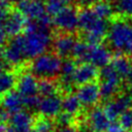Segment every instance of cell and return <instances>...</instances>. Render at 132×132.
<instances>
[{
	"label": "cell",
	"instance_id": "39",
	"mask_svg": "<svg viewBox=\"0 0 132 132\" xmlns=\"http://www.w3.org/2000/svg\"><path fill=\"white\" fill-rule=\"evenodd\" d=\"M62 1H64V2L66 3V4H69V3H71V2L73 1V0H62Z\"/></svg>",
	"mask_w": 132,
	"mask_h": 132
},
{
	"label": "cell",
	"instance_id": "27",
	"mask_svg": "<svg viewBox=\"0 0 132 132\" xmlns=\"http://www.w3.org/2000/svg\"><path fill=\"white\" fill-rule=\"evenodd\" d=\"M116 8L123 16L132 19V0H116Z\"/></svg>",
	"mask_w": 132,
	"mask_h": 132
},
{
	"label": "cell",
	"instance_id": "43",
	"mask_svg": "<svg viewBox=\"0 0 132 132\" xmlns=\"http://www.w3.org/2000/svg\"><path fill=\"white\" fill-rule=\"evenodd\" d=\"M130 132H132V131H130Z\"/></svg>",
	"mask_w": 132,
	"mask_h": 132
},
{
	"label": "cell",
	"instance_id": "11",
	"mask_svg": "<svg viewBox=\"0 0 132 132\" xmlns=\"http://www.w3.org/2000/svg\"><path fill=\"white\" fill-rule=\"evenodd\" d=\"M85 120L92 132H106L111 122L106 116L103 107L99 106L91 108Z\"/></svg>",
	"mask_w": 132,
	"mask_h": 132
},
{
	"label": "cell",
	"instance_id": "37",
	"mask_svg": "<svg viewBox=\"0 0 132 132\" xmlns=\"http://www.w3.org/2000/svg\"><path fill=\"white\" fill-rule=\"evenodd\" d=\"M3 1L6 2L7 4H13V3H16V4H18L21 0H3Z\"/></svg>",
	"mask_w": 132,
	"mask_h": 132
},
{
	"label": "cell",
	"instance_id": "28",
	"mask_svg": "<svg viewBox=\"0 0 132 132\" xmlns=\"http://www.w3.org/2000/svg\"><path fill=\"white\" fill-rule=\"evenodd\" d=\"M40 100H41V98L38 95H36V96H30V97H23L24 106L30 112L38 110L39 104H40Z\"/></svg>",
	"mask_w": 132,
	"mask_h": 132
},
{
	"label": "cell",
	"instance_id": "10",
	"mask_svg": "<svg viewBox=\"0 0 132 132\" xmlns=\"http://www.w3.org/2000/svg\"><path fill=\"white\" fill-rule=\"evenodd\" d=\"M62 102H63L62 94H57L48 97H41L38 112L42 117L55 119L61 113V110H63Z\"/></svg>",
	"mask_w": 132,
	"mask_h": 132
},
{
	"label": "cell",
	"instance_id": "40",
	"mask_svg": "<svg viewBox=\"0 0 132 132\" xmlns=\"http://www.w3.org/2000/svg\"><path fill=\"white\" fill-rule=\"evenodd\" d=\"M1 104H2V98L0 97V106H1Z\"/></svg>",
	"mask_w": 132,
	"mask_h": 132
},
{
	"label": "cell",
	"instance_id": "35",
	"mask_svg": "<svg viewBox=\"0 0 132 132\" xmlns=\"http://www.w3.org/2000/svg\"><path fill=\"white\" fill-rule=\"evenodd\" d=\"M6 7H9V4H7L3 0H0V9L1 8H6Z\"/></svg>",
	"mask_w": 132,
	"mask_h": 132
},
{
	"label": "cell",
	"instance_id": "14",
	"mask_svg": "<svg viewBox=\"0 0 132 132\" xmlns=\"http://www.w3.org/2000/svg\"><path fill=\"white\" fill-rule=\"evenodd\" d=\"M112 54L109 48L103 44L91 45L88 54L87 63H91L97 68H103L110 64L112 60Z\"/></svg>",
	"mask_w": 132,
	"mask_h": 132
},
{
	"label": "cell",
	"instance_id": "36",
	"mask_svg": "<svg viewBox=\"0 0 132 132\" xmlns=\"http://www.w3.org/2000/svg\"><path fill=\"white\" fill-rule=\"evenodd\" d=\"M6 129H7V127L5 126V124L0 123V132H6Z\"/></svg>",
	"mask_w": 132,
	"mask_h": 132
},
{
	"label": "cell",
	"instance_id": "20",
	"mask_svg": "<svg viewBox=\"0 0 132 132\" xmlns=\"http://www.w3.org/2000/svg\"><path fill=\"white\" fill-rule=\"evenodd\" d=\"M18 77L15 71L6 70L0 73V95H5L16 88Z\"/></svg>",
	"mask_w": 132,
	"mask_h": 132
},
{
	"label": "cell",
	"instance_id": "24",
	"mask_svg": "<svg viewBox=\"0 0 132 132\" xmlns=\"http://www.w3.org/2000/svg\"><path fill=\"white\" fill-rule=\"evenodd\" d=\"M92 8L99 18L106 21L111 19L114 13V9L108 1H97L92 5Z\"/></svg>",
	"mask_w": 132,
	"mask_h": 132
},
{
	"label": "cell",
	"instance_id": "25",
	"mask_svg": "<svg viewBox=\"0 0 132 132\" xmlns=\"http://www.w3.org/2000/svg\"><path fill=\"white\" fill-rule=\"evenodd\" d=\"M65 4L66 3L62 0H46L45 2L46 13L51 16H55L66 7Z\"/></svg>",
	"mask_w": 132,
	"mask_h": 132
},
{
	"label": "cell",
	"instance_id": "3",
	"mask_svg": "<svg viewBox=\"0 0 132 132\" xmlns=\"http://www.w3.org/2000/svg\"><path fill=\"white\" fill-rule=\"evenodd\" d=\"M54 33L51 30H37L32 33L25 34V53L27 60L45 54L47 48L52 46Z\"/></svg>",
	"mask_w": 132,
	"mask_h": 132
},
{
	"label": "cell",
	"instance_id": "42",
	"mask_svg": "<svg viewBox=\"0 0 132 132\" xmlns=\"http://www.w3.org/2000/svg\"><path fill=\"white\" fill-rule=\"evenodd\" d=\"M30 132H34V131H33V130H32V131H30Z\"/></svg>",
	"mask_w": 132,
	"mask_h": 132
},
{
	"label": "cell",
	"instance_id": "22",
	"mask_svg": "<svg viewBox=\"0 0 132 132\" xmlns=\"http://www.w3.org/2000/svg\"><path fill=\"white\" fill-rule=\"evenodd\" d=\"M38 94L41 97H48L61 94L58 79L40 78L38 79Z\"/></svg>",
	"mask_w": 132,
	"mask_h": 132
},
{
	"label": "cell",
	"instance_id": "7",
	"mask_svg": "<svg viewBox=\"0 0 132 132\" xmlns=\"http://www.w3.org/2000/svg\"><path fill=\"white\" fill-rule=\"evenodd\" d=\"M103 109L110 121H117L123 112L132 109V95L129 93H120L106 101Z\"/></svg>",
	"mask_w": 132,
	"mask_h": 132
},
{
	"label": "cell",
	"instance_id": "17",
	"mask_svg": "<svg viewBox=\"0 0 132 132\" xmlns=\"http://www.w3.org/2000/svg\"><path fill=\"white\" fill-rule=\"evenodd\" d=\"M27 20L28 19L22 12H20L16 8L11 9L8 20L3 29L9 37H14L16 35H20L21 32L25 30Z\"/></svg>",
	"mask_w": 132,
	"mask_h": 132
},
{
	"label": "cell",
	"instance_id": "30",
	"mask_svg": "<svg viewBox=\"0 0 132 132\" xmlns=\"http://www.w3.org/2000/svg\"><path fill=\"white\" fill-rule=\"evenodd\" d=\"M10 11H11V9H9V7L0 9V29L4 28V26H5V24H6L7 20H8Z\"/></svg>",
	"mask_w": 132,
	"mask_h": 132
},
{
	"label": "cell",
	"instance_id": "21",
	"mask_svg": "<svg viewBox=\"0 0 132 132\" xmlns=\"http://www.w3.org/2000/svg\"><path fill=\"white\" fill-rule=\"evenodd\" d=\"M110 65L117 70V72L121 75L123 79H126L131 68H132V62L129 60L128 56L118 54L114 56L110 62Z\"/></svg>",
	"mask_w": 132,
	"mask_h": 132
},
{
	"label": "cell",
	"instance_id": "16",
	"mask_svg": "<svg viewBox=\"0 0 132 132\" xmlns=\"http://www.w3.org/2000/svg\"><path fill=\"white\" fill-rule=\"evenodd\" d=\"M35 118L29 110H21L16 113L11 114L9 120V126L12 127L16 132H30L33 130Z\"/></svg>",
	"mask_w": 132,
	"mask_h": 132
},
{
	"label": "cell",
	"instance_id": "33",
	"mask_svg": "<svg viewBox=\"0 0 132 132\" xmlns=\"http://www.w3.org/2000/svg\"><path fill=\"white\" fill-rule=\"evenodd\" d=\"M7 37L8 35L4 31V29H0V45L3 46L5 43H7Z\"/></svg>",
	"mask_w": 132,
	"mask_h": 132
},
{
	"label": "cell",
	"instance_id": "13",
	"mask_svg": "<svg viewBox=\"0 0 132 132\" xmlns=\"http://www.w3.org/2000/svg\"><path fill=\"white\" fill-rule=\"evenodd\" d=\"M99 80V68L91 63H81L77 65V68L73 74L74 85L79 87L89 82Z\"/></svg>",
	"mask_w": 132,
	"mask_h": 132
},
{
	"label": "cell",
	"instance_id": "1",
	"mask_svg": "<svg viewBox=\"0 0 132 132\" xmlns=\"http://www.w3.org/2000/svg\"><path fill=\"white\" fill-rule=\"evenodd\" d=\"M109 47L122 55H132V21L122 16L113 19L107 32Z\"/></svg>",
	"mask_w": 132,
	"mask_h": 132
},
{
	"label": "cell",
	"instance_id": "8",
	"mask_svg": "<svg viewBox=\"0 0 132 132\" xmlns=\"http://www.w3.org/2000/svg\"><path fill=\"white\" fill-rule=\"evenodd\" d=\"M77 42L74 33L58 32L54 35L52 50L61 59L71 58L73 48Z\"/></svg>",
	"mask_w": 132,
	"mask_h": 132
},
{
	"label": "cell",
	"instance_id": "26",
	"mask_svg": "<svg viewBox=\"0 0 132 132\" xmlns=\"http://www.w3.org/2000/svg\"><path fill=\"white\" fill-rule=\"evenodd\" d=\"M75 118L76 117L63 111L58 117H56L54 120H55L57 127H68V126H75L76 125L77 119H75Z\"/></svg>",
	"mask_w": 132,
	"mask_h": 132
},
{
	"label": "cell",
	"instance_id": "34",
	"mask_svg": "<svg viewBox=\"0 0 132 132\" xmlns=\"http://www.w3.org/2000/svg\"><path fill=\"white\" fill-rule=\"evenodd\" d=\"M77 3L84 7H91V4H94L96 2V0H76Z\"/></svg>",
	"mask_w": 132,
	"mask_h": 132
},
{
	"label": "cell",
	"instance_id": "31",
	"mask_svg": "<svg viewBox=\"0 0 132 132\" xmlns=\"http://www.w3.org/2000/svg\"><path fill=\"white\" fill-rule=\"evenodd\" d=\"M106 132H125L124 128L122 127V125L120 124V122L117 121H111Z\"/></svg>",
	"mask_w": 132,
	"mask_h": 132
},
{
	"label": "cell",
	"instance_id": "32",
	"mask_svg": "<svg viewBox=\"0 0 132 132\" xmlns=\"http://www.w3.org/2000/svg\"><path fill=\"white\" fill-rule=\"evenodd\" d=\"M55 132H78L76 126H68V127H57Z\"/></svg>",
	"mask_w": 132,
	"mask_h": 132
},
{
	"label": "cell",
	"instance_id": "29",
	"mask_svg": "<svg viewBox=\"0 0 132 132\" xmlns=\"http://www.w3.org/2000/svg\"><path fill=\"white\" fill-rule=\"evenodd\" d=\"M118 121L120 122V124L122 125L125 131H128V132L132 131V109H129L123 112L120 116Z\"/></svg>",
	"mask_w": 132,
	"mask_h": 132
},
{
	"label": "cell",
	"instance_id": "2",
	"mask_svg": "<svg viewBox=\"0 0 132 132\" xmlns=\"http://www.w3.org/2000/svg\"><path fill=\"white\" fill-rule=\"evenodd\" d=\"M62 59L54 52L42 54L29 64V72H31L38 79L50 78L58 79L60 76Z\"/></svg>",
	"mask_w": 132,
	"mask_h": 132
},
{
	"label": "cell",
	"instance_id": "6",
	"mask_svg": "<svg viewBox=\"0 0 132 132\" xmlns=\"http://www.w3.org/2000/svg\"><path fill=\"white\" fill-rule=\"evenodd\" d=\"M54 28L58 32L74 33L78 29V10L74 6H66L53 19Z\"/></svg>",
	"mask_w": 132,
	"mask_h": 132
},
{
	"label": "cell",
	"instance_id": "38",
	"mask_svg": "<svg viewBox=\"0 0 132 132\" xmlns=\"http://www.w3.org/2000/svg\"><path fill=\"white\" fill-rule=\"evenodd\" d=\"M4 59V47L0 45V60Z\"/></svg>",
	"mask_w": 132,
	"mask_h": 132
},
{
	"label": "cell",
	"instance_id": "15",
	"mask_svg": "<svg viewBox=\"0 0 132 132\" xmlns=\"http://www.w3.org/2000/svg\"><path fill=\"white\" fill-rule=\"evenodd\" d=\"M16 91L22 97L38 95V79L31 72H23L18 77Z\"/></svg>",
	"mask_w": 132,
	"mask_h": 132
},
{
	"label": "cell",
	"instance_id": "18",
	"mask_svg": "<svg viewBox=\"0 0 132 132\" xmlns=\"http://www.w3.org/2000/svg\"><path fill=\"white\" fill-rule=\"evenodd\" d=\"M1 106L10 114L16 113L21 110H23L24 107V102H23V97L19 94V92L15 90L3 95L2 98V104Z\"/></svg>",
	"mask_w": 132,
	"mask_h": 132
},
{
	"label": "cell",
	"instance_id": "19",
	"mask_svg": "<svg viewBox=\"0 0 132 132\" xmlns=\"http://www.w3.org/2000/svg\"><path fill=\"white\" fill-rule=\"evenodd\" d=\"M82 104L80 100L78 99L77 95L74 93H69L66 95H63V102H62V109L64 112H67L69 114H72L76 118H78L81 114Z\"/></svg>",
	"mask_w": 132,
	"mask_h": 132
},
{
	"label": "cell",
	"instance_id": "5",
	"mask_svg": "<svg viewBox=\"0 0 132 132\" xmlns=\"http://www.w3.org/2000/svg\"><path fill=\"white\" fill-rule=\"evenodd\" d=\"M25 35H16L11 37L4 47V60L10 65L14 67L24 66L25 60H27L25 53Z\"/></svg>",
	"mask_w": 132,
	"mask_h": 132
},
{
	"label": "cell",
	"instance_id": "23",
	"mask_svg": "<svg viewBox=\"0 0 132 132\" xmlns=\"http://www.w3.org/2000/svg\"><path fill=\"white\" fill-rule=\"evenodd\" d=\"M56 128L57 126L54 119L38 116L34 120V124H33L34 132H55Z\"/></svg>",
	"mask_w": 132,
	"mask_h": 132
},
{
	"label": "cell",
	"instance_id": "12",
	"mask_svg": "<svg viewBox=\"0 0 132 132\" xmlns=\"http://www.w3.org/2000/svg\"><path fill=\"white\" fill-rule=\"evenodd\" d=\"M28 20H38L46 14L43 0H21L15 7Z\"/></svg>",
	"mask_w": 132,
	"mask_h": 132
},
{
	"label": "cell",
	"instance_id": "9",
	"mask_svg": "<svg viewBox=\"0 0 132 132\" xmlns=\"http://www.w3.org/2000/svg\"><path fill=\"white\" fill-rule=\"evenodd\" d=\"M76 95L85 108L91 109L95 107L101 99L100 87L98 85V81H93L79 86L76 90Z\"/></svg>",
	"mask_w": 132,
	"mask_h": 132
},
{
	"label": "cell",
	"instance_id": "4",
	"mask_svg": "<svg viewBox=\"0 0 132 132\" xmlns=\"http://www.w3.org/2000/svg\"><path fill=\"white\" fill-rule=\"evenodd\" d=\"M123 78L117 70L109 64L99 70V87L100 95L103 100H110L118 95Z\"/></svg>",
	"mask_w": 132,
	"mask_h": 132
},
{
	"label": "cell",
	"instance_id": "41",
	"mask_svg": "<svg viewBox=\"0 0 132 132\" xmlns=\"http://www.w3.org/2000/svg\"><path fill=\"white\" fill-rule=\"evenodd\" d=\"M96 1H109V0H96Z\"/></svg>",
	"mask_w": 132,
	"mask_h": 132
}]
</instances>
